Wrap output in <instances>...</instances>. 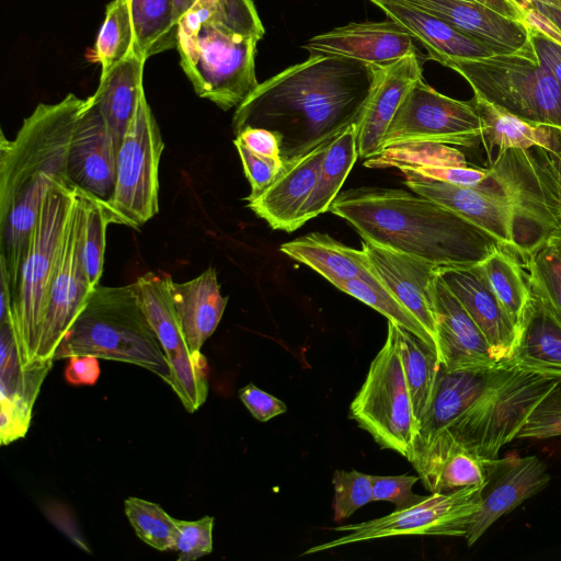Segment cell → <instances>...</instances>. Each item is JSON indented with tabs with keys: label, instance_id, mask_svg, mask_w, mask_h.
<instances>
[{
	"label": "cell",
	"instance_id": "1",
	"mask_svg": "<svg viewBox=\"0 0 561 561\" xmlns=\"http://www.w3.org/2000/svg\"><path fill=\"white\" fill-rule=\"evenodd\" d=\"M381 67L310 55L259 83L236 108L232 128L260 127L280 139L289 161L357 124Z\"/></svg>",
	"mask_w": 561,
	"mask_h": 561
},
{
	"label": "cell",
	"instance_id": "2",
	"mask_svg": "<svg viewBox=\"0 0 561 561\" xmlns=\"http://www.w3.org/2000/svg\"><path fill=\"white\" fill-rule=\"evenodd\" d=\"M471 101L484 123L486 168L511 202L513 242L524 261L561 231V129L523 121L476 94Z\"/></svg>",
	"mask_w": 561,
	"mask_h": 561
},
{
	"label": "cell",
	"instance_id": "3",
	"mask_svg": "<svg viewBox=\"0 0 561 561\" xmlns=\"http://www.w3.org/2000/svg\"><path fill=\"white\" fill-rule=\"evenodd\" d=\"M328 211L346 220L364 241L439 266L478 264L504 248L484 230L413 191L352 188L339 194Z\"/></svg>",
	"mask_w": 561,
	"mask_h": 561
},
{
	"label": "cell",
	"instance_id": "4",
	"mask_svg": "<svg viewBox=\"0 0 561 561\" xmlns=\"http://www.w3.org/2000/svg\"><path fill=\"white\" fill-rule=\"evenodd\" d=\"M87 99L68 93L39 103L14 139L0 141V253L11 266L24 261L42 203L50 185L69 184L70 142Z\"/></svg>",
	"mask_w": 561,
	"mask_h": 561
},
{
	"label": "cell",
	"instance_id": "5",
	"mask_svg": "<svg viewBox=\"0 0 561 561\" xmlns=\"http://www.w3.org/2000/svg\"><path fill=\"white\" fill-rule=\"evenodd\" d=\"M259 38L243 34L219 0H196L180 18V65L195 93L224 111L239 106L259 84Z\"/></svg>",
	"mask_w": 561,
	"mask_h": 561
},
{
	"label": "cell",
	"instance_id": "6",
	"mask_svg": "<svg viewBox=\"0 0 561 561\" xmlns=\"http://www.w3.org/2000/svg\"><path fill=\"white\" fill-rule=\"evenodd\" d=\"M72 355L134 364L162 379L169 375L165 354L144 312L136 282L98 285L91 291L53 358Z\"/></svg>",
	"mask_w": 561,
	"mask_h": 561
},
{
	"label": "cell",
	"instance_id": "7",
	"mask_svg": "<svg viewBox=\"0 0 561 561\" xmlns=\"http://www.w3.org/2000/svg\"><path fill=\"white\" fill-rule=\"evenodd\" d=\"M75 198L76 187L60 182L50 185L31 234L12 300V325L23 367L41 363L47 297Z\"/></svg>",
	"mask_w": 561,
	"mask_h": 561
},
{
	"label": "cell",
	"instance_id": "8",
	"mask_svg": "<svg viewBox=\"0 0 561 561\" xmlns=\"http://www.w3.org/2000/svg\"><path fill=\"white\" fill-rule=\"evenodd\" d=\"M476 95L523 121L561 129V84L537 57L531 42L518 50L449 66Z\"/></svg>",
	"mask_w": 561,
	"mask_h": 561
},
{
	"label": "cell",
	"instance_id": "9",
	"mask_svg": "<svg viewBox=\"0 0 561 561\" xmlns=\"http://www.w3.org/2000/svg\"><path fill=\"white\" fill-rule=\"evenodd\" d=\"M560 385L559 378L500 363L485 389L443 430L480 457L496 459L535 407Z\"/></svg>",
	"mask_w": 561,
	"mask_h": 561
},
{
	"label": "cell",
	"instance_id": "10",
	"mask_svg": "<svg viewBox=\"0 0 561 561\" xmlns=\"http://www.w3.org/2000/svg\"><path fill=\"white\" fill-rule=\"evenodd\" d=\"M350 417L382 449L410 460L419 433L403 370L398 324L388 321L386 341L350 404Z\"/></svg>",
	"mask_w": 561,
	"mask_h": 561
},
{
	"label": "cell",
	"instance_id": "11",
	"mask_svg": "<svg viewBox=\"0 0 561 561\" xmlns=\"http://www.w3.org/2000/svg\"><path fill=\"white\" fill-rule=\"evenodd\" d=\"M164 142L141 94L117 151L116 182L105 206L110 222L138 229L159 213V164Z\"/></svg>",
	"mask_w": 561,
	"mask_h": 561
},
{
	"label": "cell",
	"instance_id": "12",
	"mask_svg": "<svg viewBox=\"0 0 561 561\" xmlns=\"http://www.w3.org/2000/svg\"><path fill=\"white\" fill-rule=\"evenodd\" d=\"M484 484L449 492L431 493L420 503L383 517L332 528L343 535L309 548L302 554L331 550L341 546L397 536L465 537L479 510Z\"/></svg>",
	"mask_w": 561,
	"mask_h": 561
},
{
	"label": "cell",
	"instance_id": "13",
	"mask_svg": "<svg viewBox=\"0 0 561 561\" xmlns=\"http://www.w3.org/2000/svg\"><path fill=\"white\" fill-rule=\"evenodd\" d=\"M483 128L484 123L471 100L446 96L421 78L397 110L383 136L381 150L405 142L473 148L481 144Z\"/></svg>",
	"mask_w": 561,
	"mask_h": 561
},
{
	"label": "cell",
	"instance_id": "14",
	"mask_svg": "<svg viewBox=\"0 0 561 561\" xmlns=\"http://www.w3.org/2000/svg\"><path fill=\"white\" fill-rule=\"evenodd\" d=\"M84 220V193L76 188L73 207L47 297L38 362L54 359L58 345L94 289L89 283L82 262Z\"/></svg>",
	"mask_w": 561,
	"mask_h": 561
},
{
	"label": "cell",
	"instance_id": "15",
	"mask_svg": "<svg viewBox=\"0 0 561 561\" xmlns=\"http://www.w3.org/2000/svg\"><path fill=\"white\" fill-rule=\"evenodd\" d=\"M117 151L98 105L92 95L88 96L69 147L70 185L106 206L114 195Z\"/></svg>",
	"mask_w": 561,
	"mask_h": 561
},
{
	"label": "cell",
	"instance_id": "16",
	"mask_svg": "<svg viewBox=\"0 0 561 561\" xmlns=\"http://www.w3.org/2000/svg\"><path fill=\"white\" fill-rule=\"evenodd\" d=\"M408 31L388 19L352 22L309 38L302 46L310 55L340 56L374 66H387L419 54Z\"/></svg>",
	"mask_w": 561,
	"mask_h": 561
},
{
	"label": "cell",
	"instance_id": "17",
	"mask_svg": "<svg viewBox=\"0 0 561 561\" xmlns=\"http://www.w3.org/2000/svg\"><path fill=\"white\" fill-rule=\"evenodd\" d=\"M362 248L374 274L422 323L437 351L435 285L439 265L367 241Z\"/></svg>",
	"mask_w": 561,
	"mask_h": 561
},
{
	"label": "cell",
	"instance_id": "18",
	"mask_svg": "<svg viewBox=\"0 0 561 561\" xmlns=\"http://www.w3.org/2000/svg\"><path fill=\"white\" fill-rule=\"evenodd\" d=\"M550 482L545 462L537 456L499 458L482 490L479 510L466 534L469 547L503 515L541 492Z\"/></svg>",
	"mask_w": 561,
	"mask_h": 561
},
{
	"label": "cell",
	"instance_id": "19",
	"mask_svg": "<svg viewBox=\"0 0 561 561\" xmlns=\"http://www.w3.org/2000/svg\"><path fill=\"white\" fill-rule=\"evenodd\" d=\"M435 316L437 356L446 371H485L500 364L478 324L438 273Z\"/></svg>",
	"mask_w": 561,
	"mask_h": 561
},
{
	"label": "cell",
	"instance_id": "20",
	"mask_svg": "<svg viewBox=\"0 0 561 561\" xmlns=\"http://www.w3.org/2000/svg\"><path fill=\"white\" fill-rule=\"evenodd\" d=\"M527 279L528 302L513 354L503 364L561 379V311L528 273Z\"/></svg>",
	"mask_w": 561,
	"mask_h": 561
},
{
	"label": "cell",
	"instance_id": "21",
	"mask_svg": "<svg viewBox=\"0 0 561 561\" xmlns=\"http://www.w3.org/2000/svg\"><path fill=\"white\" fill-rule=\"evenodd\" d=\"M437 273L486 337L494 360L506 363L517 341V329L493 293L480 263L439 266Z\"/></svg>",
	"mask_w": 561,
	"mask_h": 561
},
{
	"label": "cell",
	"instance_id": "22",
	"mask_svg": "<svg viewBox=\"0 0 561 561\" xmlns=\"http://www.w3.org/2000/svg\"><path fill=\"white\" fill-rule=\"evenodd\" d=\"M337 135L284 162L285 167L275 181L256 197L247 199L248 207L275 230L291 232L298 229L299 214L318 181L323 158Z\"/></svg>",
	"mask_w": 561,
	"mask_h": 561
},
{
	"label": "cell",
	"instance_id": "23",
	"mask_svg": "<svg viewBox=\"0 0 561 561\" xmlns=\"http://www.w3.org/2000/svg\"><path fill=\"white\" fill-rule=\"evenodd\" d=\"M401 172L405 178L404 184L411 191L458 214L516 254L513 242V210L507 199L473 187L427 179L409 170Z\"/></svg>",
	"mask_w": 561,
	"mask_h": 561
},
{
	"label": "cell",
	"instance_id": "24",
	"mask_svg": "<svg viewBox=\"0 0 561 561\" xmlns=\"http://www.w3.org/2000/svg\"><path fill=\"white\" fill-rule=\"evenodd\" d=\"M497 459L480 457L443 430L409 462L424 488L440 493L486 483Z\"/></svg>",
	"mask_w": 561,
	"mask_h": 561
},
{
	"label": "cell",
	"instance_id": "25",
	"mask_svg": "<svg viewBox=\"0 0 561 561\" xmlns=\"http://www.w3.org/2000/svg\"><path fill=\"white\" fill-rule=\"evenodd\" d=\"M422 77L419 54L381 67L378 79L356 124L358 157L368 159L381 150L383 136L405 95Z\"/></svg>",
	"mask_w": 561,
	"mask_h": 561
},
{
	"label": "cell",
	"instance_id": "26",
	"mask_svg": "<svg viewBox=\"0 0 561 561\" xmlns=\"http://www.w3.org/2000/svg\"><path fill=\"white\" fill-rule=\"evenodd\" d=\"M369 1L425 47L428 58L445 67L449 68L459 60L486 58L499 54L492 47L403 0Z\"/></svg>",
	"mask_w": 561,
	"mask_h": 561
},
{
	"label": "cell",
	"instance_id": "27",
	"mask_svg": "<svg viewBox=\"0 0 561 561\" xmlns=\"http://www.w3.org/2000/svg\"><path fill=\"white\" fill-rule=\"evenodd\" d=\"M454 26L461 33L510 53L530 39V24L506 18L476 0H403Z\"/></svg>",
	"mask_w": 561,
	"mask_h": 561
},
{
	"label": "cell",
	"instance_id": "28",
	"mask_svg": "<svg viewBox=\"0 0 561 561\" xmlns=\"http://www.w3.org/2000/svg\"><path fill=\"white\" fill-rule=\"evenodd\" d=\"M169 285L186 345L201 351L217 329L228 304V296L221 295L217 272L209 266L184 283L170 278Z\"/></svg>",
	"mask_w": 561,
	"mask_h": 561
},
{
	"label": "cell",
	"instance_id": "29",
	"mask_svg": "<svg viewBox=\"0 0 561 561\" xmlns=\"http://www.w3.org/2000/svg\"><path fill=\"white\" fill-rule=\"evenodd\" d=\"M146 59L135 47L108 71L101 73L92 94L118 150L138 101L144 94L142 75Z\"/></svg>",
	"mask_w": 561,
	"mask_h": 561
},
{
	"label": "cell",
	"instance_id": "30",
	"mask_svg": "<svg viewBox=\"0 0 561 561\" xmlns=\"http://www.w3.org/2000/svg\"><path fill=\"white\" fill-rule=\"evenodd\" d=\"M279 250L314 270L337 289L344 282L371 271L363 248L347 247L325 233H308L283 243Z\"/></svg>",
	"mask_w": 561,
	"mask_h": 561
},
{
	"label": "cell",
	"instance_id": "31",
	"mask_svg": "<svg viewBox=\"0 0 561 561\" xmlns=\"http://www.w3.org/2000/svg\"><path fill=\"white\" fill-rule=\"evenodd\" d=\"M495 368L485 371H446L440 366L434 398L420 424L412 456L469 407L485 389Z\"/></svg>",
	"mask_w": 561,
	"mask_h": 561
},
{
	"label": "cell",
	"instance_id": "32",
	"mask_svg": "<svg viewBox=\"0 0 561 561\" xmlns=\"http://www.w3.org/2000/svg\"><path fill=\"white\" fill-rule=\"evenodd\" d=\"M357 157L356 124H354L343 129L329 147L318 181L299 214L298 228L329 210Z\"/></svg>",
	"mask_w": 561,
	"mask_h": 561
},
{
	"label": "cell",
	"instance_id": "33",
	"mask_svg": "<svg viewBox=\"0 0 561 561\" xmlns=\"http://www.w3.org/2000/svg\"><path fill=\"white\" fill-rule=\"evenodd\" d=\"M398 334L412 411L420 428L434 398L440 363L436 351L420 336L400 325Z\"/></svg>",
	"mask_w": 561,
	"mask_h": 561
},
{
	"label": "cell",
	"instance_id": "34",
	"mask_svg": "<svg viewBox=\"0 0 561 561\" xmlns=\"http://www.w3.org/2000/svg\"><path fill=\"white\" fill-rule=\"evenodd\" d=\"M134 47L146 60L176 48L179 21L173 0H129Z\"/></svg>",
	"mask_w": 561,
	"mask_h": 561
},
{
	"label": "cell",
	"instance_id": "35",
	"mask_svg": "<svg viewBox=\"0 0 561 561\" xmlns=\"http://www.w3.org/2000/svg\"><path fill=\"white\" fill-rule=\"evenodd\" d=\"M170 276L152 272L136 279L144 312L154 331L165 357L186 345L170 290Z\"/></svg>",
	"mask_w": 561,
	"mask_h": 561
},
{
	"label": "cell",
	"instance_id": "36",
	"mask_svg": "<svg viewBox=\"0 0 561 561\" xmlns=\"http://www.w3.org/2000/svg\"><path fill=\"white\" fill-rule=\"evenodd\" d=\"M480 265L493 293L518 332L529 298L527 273L518 256L505 248H499Z\"/></svg>",
	"mask_w": 561,
	"mask_h": 561
},
{
	"label": "cell",
	"instance_id": "37",
	"mask_svg": "<svg viewBox=\"0 0 561 561\" xmlns=\"http://www.w3.org/2000/svg\"><path fill=\"white\" fill-rule=\"evenodd\" d=\"M339 289L371 307L385 316L388 321H392L398 325L413 332L436 351V345L433 339L430 336L422 323L377 278L373 270L368 273L344 282Z\"/></svg>",
	"mask_w": 561,
	"mask_h": 561
},
{
	"label": "cell",
	"instance_id": "38",
	"mask_svg": "<svg viewBox=\"0 0 561 561\" xmlns=\"http://www.w3.org/2000/svg\"><path fill=\"white\" fill-rule=\"evenodd\" d=\"M134 47V28L129 0H112L98 33L89 59L101 66V73L108 71Z\"/></svg>",
	"mask_w": 561,
	"mask_h": 561
},
{
	"label": "cell",
	"instance_id": "39",
	"mask_svg": "<svg viewBox=\"0 0 561 561\" xmlns=\"http://www.w3.org/2000/svg\"><path fill=\"white\" fill-rule=\"evenodd\" d=\"M169 375L163 379L188 413L196 412L208 396V363L201 351L184 346L165 357Z\"/></svg>",
	"mask_w": 561,
	"mask_h": 561
},
{
	"label": "cell",
	"instance_id": "40",
	"mask_svg": "<svg viewBox=\"0 0 561 561\" xmlns=\"http://www.w3.org/2000/svg\"><path fill=\"white\" fill-rule=\"evenodd\" d=\"M369 168H412L423 165H470L465 154L454 146L437 142H405L382 149L365 159Z\"/></svg>",
	"mask_w": 561,
	"mask_h": 561
},
{
	"label": "cell",
	"instance_id": "41",
	"mask_svg": "<svg viewBox=\"0 0 561 561\" xmlns=\"http://www.w3.org/2000/svg\"><path fill=\"white\" fill-rule=\"evenodd\" d=\"M124 510L140 540L160 551L175 549L176 518L159 504L131 496L125 500Z\"/></svg>",
	"mask_w": 561,
	"mask_h": 561
},
{
	"label": "cell",
	"instance_id": "42",
	"mask_svg": "<svg viewBox=\"0 0 561 561\" xmlns=\"http://www.w3.org/2000/svg\"><path fill=\"white\" fill-rule=\"evenodd\" d=\"M82 192V191H81ZM85 220L82 262L92 288L99 285L104 263L106 228L111 224L105 206L84 193Z\"/></svg>",
	"mask_w": 561,
	"mask_h": 561
},
{
	"label": "cell",
	"instance_id": "43",
	"mask_svg": "<svg viewBox=\"0 0 561 561\" xmlns=\"http://www.w3.org/2000/svg\"><path fill=\"white\" fill-rule=\"evenodd\" d=\"M333 519L341 523L350 518L357 510L374 501L371 474L356 470H335Z\"/></svg>",
	"mask_w": 561,
	"mask_h": 561
},
{
	"label": "cell",
	"instance_id": "44",
	"mask_svg": "<svg viewBox=\"0 0 561 561\" xmlns=\"http://www.w3.org/2000/svg\"><path fill=\"white\" fill-rule=\"evenodd\" d=\"M523 265L561 311V250L554 241L548 239L525 257Z\"/></svg>",
	"mask_w": 561,
	"mask_h": 561
},
{
	"label": "cell",
	"instance_id": "45",
	"mask_svg": "<svg viewBox=\"0 0 561 561\" xmlns=\"http://www.w3.org/2000/svg\"><path fill=\"white\" fill-rule=\"evenodd\" d=\"M214 517L204 516L197 520L176 519L175 549L178 561H194L213 551Z\"/></svg>",
	"mask_w": 561,
	"mask_h": 561
},
{
	"label": "cell",
	"instance_id": "46",
	"mask_svg": "<svg viewBox=\"0 0 561 561\" xmlns=\"http://www.w3.org/2000/svg\"><path fill=\"white\" fill-rule=\"evenodd\" d=\"M561 436V385L531 411L516 438L547 439Z\"/></svg>",
	"mask_w": 561,
	"mask_h": 561
},
{
	"label": "cell",
	"instance_id": "47",
	"mask_svg": "<svg viewBox=\"0 0 561 561\" xmlns=\"http://www.w3.org/2000/svg\"><path fill=\"white\" fill-rule=\"evenodd\" d=\"M233 144L240 156L244 174L251 185V193L245 199L254 198L275 181L283 171L285 163L282 158L254 153L237 138Z\"/></svg>",
	"mask_w": 561,
	"mask_h": 561
},
{
	"label": "cell",
	"instance_id": "48",
	"mask_svg": "<svg viewBox=\"0 0 561 561\" xmlns=\"http://www.w3.org/2000/svg\"><path fill=\"white\" fill-rule=\"evenodd\" d=\"M420 480L419 476H373L374 501H387L396 505V511L413 506L425 499L414 494L412 486Z\"/></svg>",
	"mask_w": 561,
	"mask_h": 561
},
{
	"label": "cell",
	"instance_id": "49",
	"mask_svg": "<svg viewBox=\"0 0 561 561\" xmlns=\"http://www.w3.org/2000/svg\"><path fill=\"white\" fill-rule=\"evenodd\" d=\"M195 1L173 0L178 21ZM219 2L241 33L262 39L265 30L253 0H219Z\"/></svg>",
	"mask_w": 561,
	"mask_h": 561
},
{
	"label": "cell",
	"instance_id": "50",
	"mask_svg": "<svg viewBox=\"0 0 561 561\" xmlns=\"http://www.w3.org/2000/svg\"><path fill=\"white\" fill-rule=\"evenodd\" d=\"M239 398L253 417L260 422H267L287 411V407L283 401L253 383H248L241 388L239 390Z\"/></svg>",
	"mask_w": 561,
	"mask_h": 561
},
{
	"label": "cell",
	"instance_id": "51",
	"mask_svg": "<svg viewBox=\"0 0 561 561\" xmlns=\"http://www.w3.org/2000/svg\"><path fill=\"white\" fill-rule=\"evenodd\" d=\"M42 511L61 533H64L75 545L82 550L90 552L87 542L78 527L72 512L65 504L56 501L43 503Z\"/></svg>",
	"mask_w": 561,
	"mask_h": 561
},
{
	"label": "cell",
	"instance_id": "52",
	"mask_svg": "<svg viewBox=\"0 0 561 561\" xmlns=\"http://www.w3.org/2000/svg\"><path fill=\"white\" fill-rule=\"evenodd\" d=\"M236 138L256 154L280 158V139L268 129L245 127L236 135Z\"/></svg>",
	"mask_w": 561,
	"mask_h": 561
},
{
	"label": "cell",
	"instance_id": "53",
	"mask_svg": "<svg viewBox=\"0 0 561 561\" xmlns=\"http://www.w3.org/2000/svg\"><path fill=\"white\" fill-rule=\"evenodd\" d=\"M101 374L99 357L94 355H72L64 371L65 379L72 386H93Z\"/></svg>",
	"mask_w": 561,
	"mask_h": 561
},
{
	"label": "cell",
	"instance_id": "54",
	"mask_svg": "<svg viewBox=\"0 0 561 561\" xmlns=\"http://www.w3.org/2000/svg\"><path fill=\"white\" fill-rule=\"evenodd\" d=\"M530 42L539 60L561 84V45L531 24Z\"/></svg>",
	"mask_w": 561,
	"mask_h": 561
},
{
	"label": "cell",
	"instance_id": "55",
	"mask_svg": "<svg viewBox=\"0 0 561 561\" xmlns=\"http://www.w3.org/2000/svg\"><path fill=\"white\" fill-rule=\"evenodd\" d=\"M524 10L526 12V21L529 24L534 25L548 37H550L556 43L561 45V32L556 27V25L552 22H550L545 15L539 13L533 7H526Z\"/></svg>",
	"mask_w": 561,
	"mask_h": 561
},
{
	"label": "cell",
	"instance_id": "56",
	"mask_svg": "<svg viewBox=\"0 0 561 561\" xmlns=\"http://www.w3.org/2000/svg\"><path fill=\"white\" fill-rule=\"evenodd\" d=\"M493 11L518 21H526L525 10L515 0H476Z\"/></svg>",
	"mask_w": 561,
	"mask_h": 561
},
{
	"label": "cell",
	"instance_id": "57",
	"mask_svg": "<svg viewBox=\"0 0 561 561\" xmlns=\"http://www.w3.org/2000/svg\"><path fill=\"white\" fill-rule=\"evenodd\" d=\"M526 7H533L534 9H536L539 13H541L550 22H552L556 25V27L561 32V8L535 1H530Z\"/></svg>",
	"mask_w": 561,
	"mask_h": 561
},
{
	"label": "cell",
	"instance_id": "58",
	"mask_svg": "<svg viewBox=\"0 0 561 561\" xmlns=\"http://www.w3.org/2000/svg\"><path fill=\"white\" fill-rule=\"evenodd\" d=\"M523 9L530 2H540L546 4H551L561 8V0H515Z\"/></svg>",
	"mask_w": 561,
	"mask_h": 561
},
{
	"label": "cell",
	"instance_id": "59",
	"mask_svg": "<svg viewBox=\"0 0 561 561\" xmlns=\"http://www.w3.org/2000/svg\"><path fill=\"white\" fill-rule=\"evenodd\" d=\"M551 239L554 241V243L559 247L561 250V231L557 232L551 237Z\"/></svg>",
	"mask_w": 561,
	"mask_h": 561
}]
</instances>
